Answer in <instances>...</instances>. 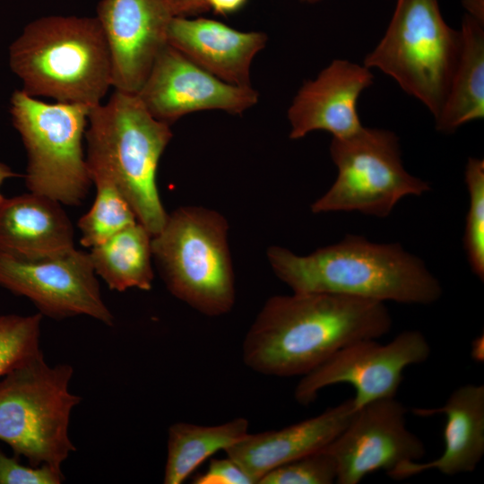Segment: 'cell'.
Here are the masks:
<instances>
[{
    "label": "cell",
    "mask_w": 484,
    "mask_h": 484,
    "mask_svg": "<svg viewBox=\"0 0 484 484\" xmlns=\"http://www.w3.org/2000/svg\"><path fill=\"white\" fill-rule=\"evenodd\" d=\"M248 428V420L242 417L214 426L170 425L163 483H183L205 460L241 440Z\"/></svg>",
    "instance_id": "22"
},
{
    "label": "cell",
    "mask_w": 484,
    "mask_h": 484,
    "mask_svg": "<svg viewBox=\"0 0 484 484\" xmlns=\"http://www.w3.org/2000/svg\"><path fill=\"white\" fill-rule=\"evenodd\" d=\"M469 193L463 246L472 272L484 280V160L470 157L464 170Z\"/></svg>",
    "instance_id": "25"
},
{
    "label": "cell",
    "mask_w": 484,
    "mask_h": 484,
    "mask_svg": "<svg viewBox=\"0 0 484 484\" xmlns=\"http://www.w3.org/2000/svg\"><path fill=\"white\" fill-rule=\"evenodd\" d=\"M483 345V338H478L477 340H475L473 341V345H472V350H471V353H472V358L474 359H477L479 361H480V359H482L483 357L480 356V346Z\"/></svg>",
    "instance_id": "33"
},
{
    "label": "cell",
    "mask_w": 484,
    "mask_h": 484,
    "mask_svg": "<svg viewBox=\"0 0 484 484\" xmlns=\"http://www.w3.org/2000/svg\"><path fill=\"white\" fill-rule=\"evenodd\" d=\"M97 19L103 30L115 91L136 94L168 45L173 17L167 0H101Z\"/></svg>",
    "instance_id": "14"
},
{
    "label": "cell",
    "mask_w": 484,
    "mask_h": 484,
    "mask_svg": "<svg viewBox=\"0 0 484 484\" xmlns=\"http://www.w3.org/2000/svg\"><path fill=\"white\" fill-rule=\"evenodd\" d=\"M64 480L62 469L48 464L25 466L0 448V484H60Z\"/></svg>",
    "instance_id": "27"
},
{
    "label": "cell",
    "mask_w": 484,
    "mask_h": 484,
    "mask_svg": "<svg viewBox=\"0 0 484 484\" xmlns=\"http://www.w3.org/2000/svg\"><path fill=\"white\" fill-rule=\"evenodd\" d=\"M336 477V463L324 448L274 468L258 484H332Z\"/></svg>",
    "instance_id": "26"
},
{
    "label": "cell",
    "mask_w": 484,
    "mask_h": 484,
    "mask_svg": "<svg viewBox=\"0 0 484 484\" xmlns=\"http://www.w3.org/2000/svg\"><path fill=\"white\" fill-rule=\"evenodd\" d=\"M376 340L354 341L302 376L294 391L296 401L308 405L322 389L337 384L354 388L356 411L374 401L395 397L404 370L426 361L431 353L430 345L417 330L404 331L386 343Z\"/></svg>",
    "instance_id": "10"
},
{
    "label": "cell",
    "mask_w": 484,
    "mask_h": 484,
    "mask_svg": "<svg viewBox=\"0 0 484 484\" xmlns=\"http://www.w3.org/2000/svg\"><path fill=\"white\" fill-rule=\"evenodd\" d=\"M355 411L350 398L283 428L247 433L225 453L258 484L274 468L325 448L346 428Z\"/></svg>",
    "instance_id": "16"
},
{
    "label": "cell",
    "mask_w": 484,
    "mask_h": 484,
    "mask_svg": "<svg viewBox=\"0 0 484 484\" xmlns=\"http://www.w3.org/2000/svg\"><path fill=\"white\" fill-rule=\"evenodd\" d=\"M17 174L14 173L12 169L6 164L0 162V188L4 182L9 178L16 177ZM4 196L1 194L0 191V202Z\"/></svg>",
    "instance_id": "32"
},
{
    "label": "cell",
    "mask_w": 484,
    "mask_h": 484,
    "mask_svg": "<svg viewBox=\"0 0 484 484\" xmlns=\"http://www.w3.org/2000/svg\"><path fill=\"white\" fill-rule=\"evenodd\" d=\"M73 375L69 364L49 366L41 350L0 377V440L31 466L61 469L76 451L69 425L82 398L70 392Z\"/></svg>",
    "instance_id": "6"
},
{
    "label": "cell",
    "mask_w": 484,
    "mask_h": 484,
    "mask_svg": "<svg viewBox=\"0 0 484 484\" xmlns=\"http://www.w3.org/2000/svg\"><path fill=\"white\" fill-rule=\"evenodd\" d=\"M96 186V196L90 210L80 218V242L93 247L120 230L137 222L136 216L116 184L103 172L89 171Z\"/></svg>",
    "instance_id": "23"
},
{
    "label": "cell",
    "mask_w": 484,
    "mask_h": 484,
    "mask_svg": "<svg viewBox=\"0 0 484 484\" xmlns=\"http://www.w3.org/2000/svg\"><path fill=\"white\" fill-rule=\"evenodd\" d=\"M86 162L106 174L132 207L137 220L154 236L168 213L157 187L160 159L172 137L170 125L156 119L136 94L115 91L91 108Z\"/></svg>",
    "instance_id": "4"
},
{
    "label": "cell",
    "mask_w": 484,
    "mask_h": 484,
    "mask_svg": "<svg viewBox=\"0 0 484 484\" xmlns=\"http://www.w3.org/2000/svg\"><path fill=\"white\" fill-rule=\"evenodd\" d=\"M329 150L338 173L329 190L311 205L314 213L359 212L383 218L403 197L431 189L406 170L399 139L389 130L363 126L349 137L333 138Z\"/></svg>",
    "instance_id": "9"
},
{
    "label": "cell",
    "mask_w": 484,
    "mask_h": 484,
    "mask_svg": "<svg viewBox=\"0 0 484 484\" xmlns=\"http://www.w3.org/2000/svg\"><path fill=\"white\" fill-rule=\"evenodd\" d=\"M228 222L219 212L185 206L168 214L151 252L169 292L196 311L218 316L235 303Z\"/></svg>",
    "instance_id": "5"
},
{
    "label": "cell",
    "mask_w": 484,
    "mask_h": 484,
    "mask_svg": "<svg viewBox=\"0 0 484 484\" xmlns=\"http://www.w3.org/2000/svg\"><path fill=\"white\" fill-rule=\"evenodd\" d=\"M210 10L216 14L227 15L240 10L246 0H207Z\"/></svg>",
    "instance_id": "30"
},
{
    "label": "cell",
    "mask_w": 484,
    "mask_h": 484,
    "mask_svg": "<svg viewBox=\"0 0 484 484\" xmlns=\"http://www.w3.org/2000/svg\"><path fill=\"white\" fill-rule=\"evenodd\" d=\"M63 204L32 192L0 202V255L34 260L74 247L73 228Z\"/></svg>",
    "instance_id": "19"
},
{
    "label": "cell",
    "mask_w": 484,
    "mask_h": 484,
    "mask_svg": "<svg viewBox=\"0 0 484 484\" xmlns=\"http://www.w3.org/2000/svg\"><path fill=\"white\" fill-rule=\"evenodd\" d=\"M392 326L385 303L332 293L270 298L247 331L242 359L267 376H304L343 347L378 339Z\"/></svg>",
    "instance_id": "1"
},
{
    "label": "cell",
    "mask_w": 484,
    "mask_h": 484,
    "mask_svg": "<svg viewBox=\"0 0 484 484\" xmlns=\"http://www.w3.org/2000/svg\"><path fill=\"white\" fill-rule=\"evenodd\" d=\"M260 31H241L220 22L173 17L168 43L213 76L229 84L251 86L250 68L266 45Z\"/></svg>",
    "instance_id": "17"
},
{
    "label": "cell",
    "mask_w": 484,
    "mask_h": 484,
    "mask_svg": "<svg viewBox=\"0 0 484 484\" xmlns=\"http://www.w3.org/2000/svg\"><path fill=\"white\" fill-rule=\"evenodd\" d=\"M462 48L436 128L453 134L484 117V23L465 14L461 25Z\"/></svg>",
    "instance_id": "20"
},
{
    "label": "cell",
    "mask_w": 484,
    "mask_h": 484,
    "mask_svg": "<svg viewBox=\"0 0 484 484\" xmlns=\"http://www.w3.org/2000/svg\"><path fill=\"white\" fill-rule=\"evenodd\" d=\"M406 412L395 397L374 401L355 411L324 448L336 463V483L358 484L376 471L388 473L402 462L422 459L425 445L408 429Z\"/></svg>",
    "instance_id": "12"
},
{
    "label": "cell",
    "mask_w": 484,
    "mask_h": 484,
    "mask_svg": "<svg viewBox=\"0 0 484 484\" xmlns=\"http://www.w3.org/2000/svg\"><path fill=\"white\" fill-rule=\"evenodd\" d=\"M136 95L156 119L169 125L196 111L216 109L241 114L258 101V93L252 86L220 80L169 43Z\"/></svg>",
    "instance_id": "13"
},
{
    "label": "cell",
    "mask_w": 484,
    "mask_h": 484,
    "mask_svg": "<svg viewBox=\"0 0 484 484\" xmlns=\"http://www.w3.org/2000/svg\"><path fill=\"white\" fill-rule=\"evenodd\" d=\"M42 317L0 314V377L41 351Z\"/></svg>",
    "instance_id": "24"
},
{
    "label": "cell",
    "mask_w": 484,
    "mask_h": 484,
    "mask_svg": "<svg viewBox=\"0 0 484 484\" xmlns=\"http://www.w3.org/2000/svg\"><path fill=\"white\" fill-rule=\"evenodd\" d=\"M151 238L150 231L137 221L91 248L94 271L109 290L123 292L133 288L151 289Z\"/></svg>",
    "instance_id": "21"
},
{
    "label": "cell",
    "mask_w": 484,
    "mask_h": 484,
    "mask_svg": "<svg viewBox=\"0 0 484 484\" xmlns=\"http://www.w3.org/2000/svg\"><path fill=\"white\" fill-rule=\"evenodd\" d=\"M413 414L429 417L444 414V450L429 462H404L387 475L404 480L429 470L454 476L472 472L484 454V385L467 384L457 387L438 408H414Z\"/></svg>",
    "instance_id": "18"
},
{
    "label": "cell",
    "mask_w": 484,
    "mask_h": 484,
    "mask_svg": "<svg viewBox=\"0 0 484 484\" xmlns=\"http://www.w3.org/2000/svg\"><path fill=\"white\" fill-rule=\"evenodd\" d=\"M0 287L30 300L42 315L62 320L86 315L112 326L89 253L75 247L25 260L0 255Z\"/></svg>",
    "instance_id": "11"
},
{
    "label": "cell",
    "mask_w": 484,
    "mask_h": 484,
    "mask_svg": "<svg viewBox=\"0 0 484 484\" xmlns=\"http://www.w3.org/2000/svg\"><path fill=\"white\" fill-rule=\"evenodd\" d=\"M462 48L460 30L445 21L438 0H397L379 43L364 65L392 77L436 117Z\"/></svg>",
    "instance_id": "7"
},
{
    "label": "cell",
    "mask_w": 484,
    "mask_h": 484,
    "mask_svg": "<svg viewBox=\"0 0 484 484\" xmlns=\"http://www.w3.org/2000/svg\"><path fill=\"white\" fill-rule=\"evenodd\" d=\"M371 69L344 59H335L314 80L306 82L288 110L290 137L300 139L323 130L333 138L349 137L363 125L358 101L363 91L373 84Z\"/></svg>",
    "instance_id": "15"
},
{
    "label": "cell",
    "mask_w": 484,
    "mask_h": 484,
    "mask_svg": "<svg viewBox=\"0 0 484 484\" xmlns=\"http://www.w3.org/2000/svg\"><path fill=\"white\" fill-rule=\"evenodd\" d=\"M91 108L47 103L22 91L11 97L10 113L27 151L30 192L78 206L92 185L82 140Z\"/></svg>",
    "instance_id": "8"
},
{
    "label": "cell",
    "mask_w": 484,
    "mask_h": 484,
    "mask_svg": "<svg viewBox=\"0 0 484 484\" xmlns=\"http://www.w3.org/2000/svg\"><path fill=\"white\" fill-rule=\"evenodd\" d=\"M301 2L307 3V4H315L322 0H300Z\"/></svg>",
    "instance_id": "34"
},
{
    "label": "cell",
    "mask_w": 484,
    "mask_h": 484,
    "mask_svg": "<svg viewBox=\"0 0 484 484\" xmlns=\"http://www.w3.org/2000/svg\"><path fill=\"white\" fill-rule=\"evenodd\" d=\"M11 70L31 97L93 108L111 87L107 41L97 17L45 16L9 48Z\"/></svg>",
    "instance_id": "3"
},
{
    "label": "cell",
    "mask_w": 484,
    "mask_h": 484,
    "mask_svg": "<svg viewBox=\"0 0 484 484\" xmlns=\"http://www.w3.org/2000/svg\"><path fill=\"white\" fill-rule=\"evenodd\" d=\"M175 17H190L210 10L207 0H167Z\"/></svg>",
    "instance_id": "29"
},
{
    "label": "cell",
    "mask_w": 484,
    "mask_h": 484,
    "mask_svg": "<svg viewBox=\"0 0 484 484\" xmlns=\"http://www.w3.org/2000/svg\"><path fill=\"white\" fill-rule=\"evenodd\" d=\"M194 484H255V481L234 460L226 458L210 460L206 471L198 475Z\"/></svg>",
    "instance_id": "28"
},
{
    "label": "cell",
    "mask_w": 484,
    "mask_h": 484,
    "mask_svg": "<svg viewBox=\"0 0 484 484\" xmlns=\"http://www.w3.org/2000/svg\"><path fill=\"white\" fill-rule=\"evenodd\" d=\"M466 14L484 23V0H462Z\"/></svg>",
    "instance_id": "31"
},
{
    "label": "cell",
    "mask_w": 484,
    "mask_h": 484,
    "mask_svg": "<svg viewBox=\"0 0 484 484\" xmlns=\"http://www.w3.org/2000/svg\"><path fill=\"white\" fill-rule=\"evenodd\" d=\"M267 258L276 276L293 292L407 305H429L443 293L441 283L425 263L401 244L376 243L354 234L307 255L271 246Z\"/></svg>",
    "instance_id": "2"
}]
</instances>
